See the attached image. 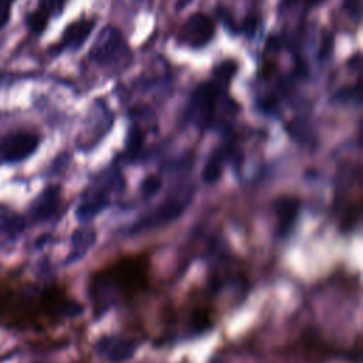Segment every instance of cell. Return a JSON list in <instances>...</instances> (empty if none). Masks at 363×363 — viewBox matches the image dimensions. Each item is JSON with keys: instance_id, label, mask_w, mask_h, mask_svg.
<instances>
[{"instance_id": "obj_1", "label": "cell", "mask_w": 363, "mask_h": 363, "mask_svg": "<svg viewBox=\"0 0 363 363\" xmlns=\"http://www.w3.org/2000/svg\"><path fill=\"white\" fill-rule=\"evenodd\" d=\"M146 285V259L142 257H126L94 274L89 295L95 311H106L116 302L135 296Z\"/></svg>"}, {"instance_id": "obj_2", "label": "cell", "mask_w": 363, "mask_h": 363, "mask_svg": "<svg viewBox=\"0 0 363 363\" xmlns=\"http://www.w3.org/2000/svg\"><path fill=\"white\" fill-rule=\"evenodd\" d=\"M128 55V47L123 41V37L119 30L115 27H105L96 41L94 43L89 58L101 65H111L121 60H123Z\"/></svg>"}, {"instance_id": "obj_3", "label": "cell", "mask_w": 363, "mask_h": 363, "mask_svg": "<svg viewBox=\"0 0 363 363\" xmlns=\"http://www.w3.org/2000/svg\"><path fill=\"white\" fill-rule=\"evenodd\" d=\"M37 135L18 130L11 132L0 140V160L4 163H18L30 157L38 147Z\"/></svg>"}, {"instance_id": "obj_4", "label": "cell", "mask_w": 363, "mask_h": 363, "mask_svg": "<svg viewBox=\"0 0 363 363\" xmlns=\"http://www.w3.org/2000/svg\"><path fill=\"white\" fill-rule=\"evenodd\" d=\"M218 98V86L213 82L199 85L190 102V118L199 128H207L214 116L216 102Z\"/></svg>"}, {"instance_id": "obj_5", "label": "cell", "mask_w": 363, "mask_h": 363, "mask_svg": "<svg viewBox=\"0 0 363 363\" xmlns=\"http://www.w3.org/2000/svg\"><path fill=\"white\" fill-rule=\"evenodd\" d=\"M214 35V23L203 13H196L183 24L179 40L190 47H203Z\"/></svg>"}, {"instance_id": "obj_6", "label": "cell", "mask_w": 363, "mask_h": 363, "mask_svg": "<svg viewBox=\"0 0 363 363\" xmlns=\"http://www.w3.org/2000/svg\"><path fill=\"white\" fill-rule=\"evenodd\" d=\"M189 197L190 196H186L183 199L177 197V199L166 200L160 207L156 208L155 213H152L150 216L142 218L138 224H135V227L132 228V233L155 228L157 225H162L163 223H167V221H172V220L177 218L182 214L183 208L186 207V201L189 200Z\"/></svg>"}, {"instance_id": "obj_7", "label": "cell", "mask_w": 363, "mask_h": 363, "mask_svg": "<svg viewBox=\"0 0 363 363\" xmlns=\"http://www.w3.org/2000/svg\"><path fill=\"white\" fill-rule=\"evenodd\" d=\"M60 203H61V191L58 186H48L45 187L38 197L34 200V203L31 204L30 213L34 221H48L50 218H52L58 208H60Z\"/></svg>"}, {"instance_id": "obj_8", "label": "cell", "mask_w": 363, "mask_h": 363, "mask_svg": "<svg viewBox=\"0 0 363 363\" xmlns=\"http://www.w3.org/2000/svg\"><path fill=\"white\" fill-rule=\"evenodd\" d=\"M299 200L296 197H279L274 203V213L277 218V233L281 237H285L292 230L298 213H299Z\"/></svg>"}, {"instance_id": "obj_9", "label": "cell", "mask_w": 363, "mask_h": 363, "mask_svg": "<svg viewBox=\"0 0 363 363\" xmlns=\"http://www.w3.org/2000/svg\"><path fill=\"white\" fill-rule=\"evenodd\" d=\"M96 350L109 363H123L129 360L135 352V343L122 337H102L96 343Z\"/></svg>"}, {"instance_id": "obj_10", "label": "cell", "mask_w": 363, "mask_h": 363, "mask_svg": "<svg viewBox=\"0 0 363 363\" xmlns=\"http://www.w3.org/2000/svg\"><path fill=\"white\" fill-rule=\"evenodd\" d=\"M94 26H95L94 20H78V21H74L72 24H69L65 28L60 45L62 48H74V50L79 48L85 43L88 35L91 34Z\"/></svg>"}, {"instance_id": "obj_11", "label": "cell", "mask_w": 363, "mask_h": 363, "mask_svg": "<svg viewBox=\"0 0 363 363\" xmlns=\"http://www.w3.org/2000/svg\"><path fill=\"white\" fill-rule=\"evenodd\" d=\"M95 240V233L94 230H79L72 235V251L69 252V258L68 261H77L78 258H81L92 245Z\"/></svg>"}, {"instance_id": "obj_12", "label": "cell", "mask_w": 363, "mask_h": 363, "mask_svg": "<svg viewBox=\"0 0 363 363\" xmlns=\"http://www.w3.org/2000/svg\"><path fill=\"white\" fill-rule=\"evenodd\" d=\"M224 153H225L224 150H217L207 160V163L203 169V179L207 183H214L220 179L221 170H223V163H224V159H225Z\"/></svg>"}, {"instance_id": "obj_13", "label": "cell", "mask_w": 363, "mask_h": 363, "mask_svg": "<svg viewBox=\"0 0 363 363\" xmlns=\"http://www.w3.org/2000/svg\"><path fill=\"white\" fill-rule=\"evenodd\" d=\"M48 18H50V16L44 10L37 9L33 13H30V16L27 17V26L31 30V33L41 34L44 31V28L47 27Z\"/></svg>"}, {"instance_id": "obj_14", "label": "cell", "mask_w": 363, "mask_h": 363, "mask_svg": "<svg viewBox=\"0 0 363 363\" xmlns=\"http://www.w3.org/2000/svg\"><path fill=\"white\" fill-rule=\"evenodd\" d=\"M235 71H237V62L233 60H227L214 68V77L217 78V81L227 82L230 81V78H233Z\"/></svg>"}, {"instance_id": "obj_15", "label": "cell", "mask_w": 363, "mask_h": 363, "mask_svg": "<svg viewBox=\"0 0 363 363\" xmlns=\"http://www.w3.org/2000/svg\"><path fill=\"white\" fill-rule=\"evenodd\" d=\"M65 1H67V0H40L38 9L44 10L48 16L58 14V13H61V10L64 9Z\"/></svg>"}, {"instance_id": "obj_16", "label": "cell", "mask_w": 363, "mask_h": 363, "mask_svg": "<svg viewBox=\"0 0 363 363\" xmlns=\"http://www.w3.org/2000/svg\"><path fill=\"white\" fill-rule=\"evenodd\" d=\"M142 139H143V133L140 132L139 128H133L129 133V138H128V152L130 155H135L139 149H140V145H142Z\"/></svg>"}, {"instance_id": "obj_17", "label": "cell", "mask_w": 363, "mask_h": 363, "mask_svg": "<svg viewBox=\"0 0 363 363\" xmlns=\"http://www.w3.org/2000/svg\"><path fill=\"white\" fill-rule=\"evenodd\" d=\"M333 50V37L330 33H325L320 41V47H319V57L322 60L328 58L332 54Z\"/></svg>"}, {"instance_id": "obj_18", "label": "cell", "mask_w": 363, "mask_h": 363, "mask_svg": "<svg viewBox=\"0 0 363 363\" xmlns=\"http://www.w3.org/2000/svg\"><path fill=\"white\" fill-rule=\"evenodd\" d=\"M159 187H160V179L156 176H150V177L145 179V182L142 183V191L146 197L153 196Z\"/></svg>"}, {"instance_id": "obj_19", "label": "cell", "mask_w": 363, "mask_h": 363, "mask_svg": "<svg viewBox=\"0 0 363 363\" xmlns=\"http://www.w3.org/2000/svg\"><path fill=\"white\" fill-rule=\"evenodd\" d=\"M345 9L347 10L349 16L354 20H360V13H362V1L360 0H345Z\"/></svg>"}, {"instance_id": "obj_20", "label": "cell", "mask_w": 363, "mask_h": 363, "mask_svg": "<svg viewBox=\"0 0 363 363\" xmlns=\"http://www.w3.org/2000/svg\"><path fill=\"white\" fill-rule=\"evenodd\" d=\"M13 0H0V30L7 24L11 13Z\"/></svg>"}, {"instance_id": "obj_21", "label": "cell", "mask_w": 363, "mask_h": 363, "mask_svg": "<svg viewBox=\"0 0 363 363\" xmlns=\"http://www.w3.org/2000/svg\"><path fill=\"white\" fill-rule=\"evenodd\" d=\"M257 26H258V20L257 17L251 16V17H247L241 26V30L248 35V37H252L257 31Z\"/></svg>"}, {"instance_id": "obj_22", "label": "cell", "mask_w": 363, "mask_h": 363, "mask_svg": "<svg viewBox=\"0 0 363 363\" xmlns=\"http://www.w3.org/2000/svg\"><path fill=\"white\" fill-rule=\"evenodd\" d=\"M218 14H220V18L224 21V24L230 28V30H235L234 28V20L231 18L230 13L227 10H223V9H218Z\"/></svg>"}, {"instance_id": "obj_23", "label": "cell", "mask_w": 363, "mask_h": 363, "mask_svg": "<svg viewBox=\"0 0 363 363\" xmlns=\"http://www.w3.org/2000/svg\"><path fill=\"white\" fill-rule=\"evenodd\" d=\"M323 0H302V3L305 4L306 9H311V7H315L318 4H320Z\"/></svg>"}, {"instance_id": "obj_24", "label": "cell", "mask_w": 363, "mask_h": 363, "mask_svg": "<svg viewBox=\"0 0 363 363\" xmlns=\"http://www.w3.org/2000/svg\"><path fill=\"white\" fill-rule=\"evenodd\" d=\"M193 0H177L176 3V10H180V9H184L189 3H191Z\"/></svg>"}]
</instances>
